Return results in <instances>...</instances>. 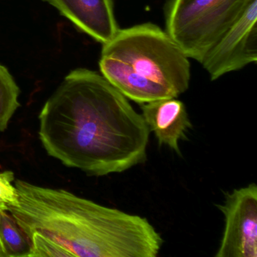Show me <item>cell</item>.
Returning <instances> with one entry per match:
<instances>
[{"mask_svg": "<svg viewBox=\"0 0 257 257\" xmlns=\"http://www.w3.org/2000/svg\"><path fill=\"white\" fill-rule=\"evenodd\" d=\"M39 118L48 154L88 175L122 173L147 160L150 131L143 115L97 72H70Z\"/></svg>", "mask_w": 257, "mask_h": 257, "instance_id": "1", "label": "cell"}, {"mask_svg": "<svg viewBox=\"0 0 257 257\" xmlns=\"http://www.w3.org/2000/svg\"><path fill=\"white\" fill-rule=\"evenodd\" d=\"M15 186L18 202L7 210L30 238L40 233L77 257H156L162 249V236L145 217L64 189L22 180Z\"/></svg>", "mask_w": 257, "mask_h": 257, "instance_id": "2", "label": "cell"}, {"mask_svg": "<svg viewBox=\"0 0 257 257\" xmlns=\"http://www.w3.org/2000/svg\"><path fill=\"white\" fill-rule=\"evenodd\" d=\"M189 58L168 33L152 23L119 29L103 45L101 74L127 99L149 103L187 91Z\"/></svg>", "mask_w": 257, "mask_h": 257, "instance_id": "3", "label": "cell"}, {"mask_svg": "<svg viewBox=\"0 0 257 257\" xmlns=\"http://www.w3.org/2000/svg\"><path fill=\"white\" fill-rule=\"evenodd\" d=\"M252 0H168V35L189 58L201 63Z\"/></svg>", "mask_w": 257, "mask_h": 257, "instance_id": "4", "label": "cell"}, {"mask_svg": "<svg viewBox=\"0 0 257 257\" xmlns=\"http://www.w3.org/2000/svg\"><path fill=\"white\" fill-rule=\"evenodd\" d=\"M256 22L257 0H252L201 61L211 80L256 63Z\"/></svg>", "mask_w": 257, "mask_h": 257, "instance_id": "5", "label": "cell"}, {"mask_svg": "<svg viewBox=\"0 0 257 257\" xmlns=\"http://www.w3.org/2000/svg\"><path fill=\"white\" fill-rule=\"evenodd\" d=\"M225 228L216 257L257 256V186L251 183L225 195L217 204Z\"/></svg>", "mask_w": 257, "mask_h": 257, "instance_id": "6", "label": "cell"}, {"mask_svg": "<svg viewBox=\"0 0 257 257\" xmlns=\"http://www.w3.org/2000/svg\"><path fill=\"white\" fill-rule=\"evenodd\" d=\"M101 44L118 32L112 0H43Z\"/></svg>", "mask_w": 257, "mask_h": 257, "instance_id": "7", "label": "cell"}, {"mask_svg": "<svg viewBox=\"0 0 257 257\" xmlns=\"http://www.w3.org/2000/svg\"><path fill=\"white\" fill-rule=\"evenodd\" d=\"M141 105V115L159 146H166L181 156L180 142L187 139L192 127L184 103L177 98H166Z\"/></svg>", "mask_w": 257, "mask_h": 257, "instance_id": "8", "label": "cell"}, {"mask_svg": "<svg viewBox=\"0 0 257 257\" xmlns=\"http://www.w3.org/2000/svg\"><path fill=\"white\" fill-rule=\"evenodd\" d=\"M0 243L7 257H31V238L7 210H0Z\"/></svg>", "mask_w": 257, "mask_h": 257, "instance_id": "9", "label": "cell"}, {"mask_svg": "<svg viewBox=\"0 0 257 257\" xmlns=\"http://www.w3.org/2000/svg\"><path fill=\"white\" fill-rule=\"evenodd\" d=\"M19 86L4 66L0 64V132H4L20 106Z\"/></svg>", "mask_w": 257, "mask_h": 257, "instance_id": "10", "label": "cell"}, {"mask_svg": "<svg viewBox=\"0 0 257 257\" xmlns=\"http://www.w3.org/2000/svg\"><path fill=\"white\" fill-rule=\"evenodd\" d=\"M31 239L32 241L31 257H73L68 249L40 233L34 232Z\"/></svg>", "mask_w": 257, "mask_h": 257, "instance_id": "11", "label": "cell"}, {"mask_svg": "<svg viewBox=\"0 0 257 257\" xmlns=\"http://www.w3.org/2000/svg\"><path fill=\"white\" fill-rule=\"evenodd\" d=\"M14 180L13 171L0 173V208L2 210H7V206L17 204V189L13 185Z\"/></svg>", "mask_w": 257, "mask_h": 257, "instance_id": "12", "label": "cell"}, {"mask_svg": "<svg viewBox=\"0 0 257 257\" xmlns=\"http://www.w3.org/2000/svg\"><path fill=\"white\" fill-rule=\"evenodd\" d=\"M0 257H7L5 252H4V249H3L2 245L0 243Z\"/></svg>", "mask_w": 257, "mask_h": 257, "instance_id": "13", "label": "cell"}, {"mask_svg": "<svg viewBox=\"0 0 257 257\" xmlns=\"http://www.w3.org/2000/svg\"><path fill=\"white\" fill-rule=\"evenodd\" d=\"M2 210V209L0 208V210Z\"/></svg>", "mask_w": 257, "mask_h": 257, "instance_id": "14", "label": "cell"}]
</instances>
